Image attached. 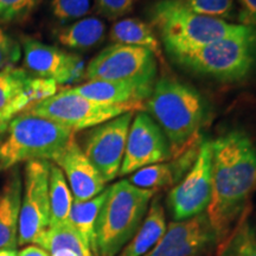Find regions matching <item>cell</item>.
<instances>
[{"label":"cell","mask_w":256,"mask_h":256,"mask_svg":"<svg viewBox=\"0 0 256 256\" xmlns=\"http://www.w3.org/2000/svg\"><path fill=\"white\" fill-rule=\"evenodd\" d=\"M78 94L104 104L142 106L152 94L153 88L124 82L88 81L72 88Z\"/></svg>","instance_id":"cell-18"},{"label":"cell","mask_w":256,"mask_h":256,"mask_svg":"<svg viewBox=\"0 0 256 256\" xmlns=\"http://www.w3.org/2000/svg\"><path fill=\"white\" fill-rule=\"evenodd\" d=\"M188 11L216 19L226 20L235 14L234 0H177Z\"/></svg>","instance_id":"cell-27"},{"label":"cell","mask_w":256,"mask_h":256,"mask_svg":"<svg viewBox=\"0 0 256 256\" xmlns=\"http://www.w3.org/2000/svg\"><path fill=\"white\" fill-rule=\"evenodd\" d=\"M34 244L46 249L49 256H96L69 223L49 226Z\"/></svg>","instance_id":"cell-22"},{"label":"cell","mask_w":256,"mask_h":256,"mask_svg":"<svg viewBox=\"0 0 256 256\" xmlns=\"http://www.w3.org/2000/svg\"><path fill=\"white\" fill-rule=\"evenodd\" d=\"M18 256H49L46 249L37 244H30L18 252Z\"/></svg>","instance_id":"cell-33"},{"label":"cell","mask_w":256,"mask_h":256,"mask_svg":"<svg viewBox=\"0 0 256 256\" xmlns=\"http://www.w3.org/2000/svg\"><path fill=\"white\" fill-rule=\"evenodd\" d=\"M218 256H256V230L249 222L248 212L218 246Z\"/></svg>","instance_id":"cell-26"},{"label":"cell","mask_w":256,"mask_h":256,"mask_svg":"<svg viewBox=\"0 0 256 256\" xmlns=\"http://www.w3.org/2000/svg\"><path fill=\"white\" fill-rule=\"evenodd\" d=\"M212 194L211 142H200L194 165L168 196V206L176 220L206 214Z\"/></svg>","instance_id":"cell-10"},{"label":"cell","mask_w":256,"mask_h":256,"mask_svg":"<svg viewBox=\"0 0 256 256\" xmlns=\"http://www.w3.org/2000/svg\"><path fill=\"white\" fill-rule=\"evenodd\" d=\"M22 48L17 40L0 28V72L14 64L20 60Z\"/></svg>","instance_id":"cell-30"},{"label":"cell","mask_w":256,"mask_h":256,"mask_svg":"<svg viewBox=\"0 0 256 256\" xmlns=\"http://www.w3.org/2000/svg\"><path fill=\"white\" fill-rule=\"evenodd\" d=\"M198 148L192 150L177 159H172L170 162H159L138 170L133 172L128 182L136 188L153 191L174 186L182 176L194 165Z\"/></svg>","instance_id":"cell-19"},{"label":"cell","mask_w":256,"mask_h":256,"mask_svg":"<svg viewBox=\"0 0 256 256\" xmlns=\"http://www.w3.org/2000/svg\"><path fill=\"white\" fill-rule=\"evenodd\" d=\"M217 246L206 214L171 222L162 238L145 256H204Z\"/></svg>","instance_id":"cell-15"},{"label":"cell","mask_w":256,"mask_h":256,"mask_svg":"<svg viewBox=\"0 0 256 256\" xmlns=\"http://www.w3.org/2000/svg\"><path fill=\"white\" fill-rule=\"evenodd\" d=\"M52 162L63 171L75 202L92 200L106 190L104 177L75 139Z\"/></svg>","instance_id":"cell-16"},{"label":"cell","mask_w":256,"mask_h":256,"mask_svg":"<svg viewBox=\"0 0 256 256\" xmlns=\"http://www.w3.org/2000/svg\"><path fill=\"white\" fill-rule=\"evenodd\" d=\"M106 196H107V188L92 200L84 202L74 200L68 220V223L88 243L96 256L98 254H96L95 246V223L98 212L104 206Z\"/></svg>","instance_id":"cell-24"},{"label":"cell","mask_w":256,"mask_h":256,"mask_svg":"<svg viewBox=\"0 0 256 256\" xmlns=\"http://www.w3.org/2000/svg\"><path fill=\"white\" fill-rule=\"evenodd\" d=\"M212 194L206 216L217 246L229 238L248 212L256 191V146L243 130H230L211 142Z\"/></svg>","instance_id":"cell-1"},{"label":"cell","mask_w":256,"mask_h":256,"mask_svg":"<svg viewBox=\"0 0 256 256\" xmlns=\"http://www.w3.org/2000/svg\"><path fill=\"white\" fill-rule=\"evenodd\" d=\"M0 2L6 6L18 19L30 14L31 10L37 5L38 0H0Z\"/></svg>","instance_id":"cell-32"},{"label":"cell","mask_w":256,"mask_h":256,"mask_svg":"<svg viewBox=\"0 0 256 256\" xmlns=\"http://www.w3.org/2000/svg\"><path fill=\"white\" fill-rule=\"evenodd\" d=\"M50 162L32 160L25 164L18 246L34 244L50 226Z\"/></svg>","instance_id":"cell-9"},{"label":"cell","mask_w":256,"mask_h":256,"mask_svg":"<svg viewBox=\"0 0 256 256\" xmlns=\"http://www.w3.org/2000/svg\"><path fill=\"white\" fill-rule=\"evenodd\" d=\"M8 122H4V121H0V136H2L5 132H8Z\"/></svg>","instance_id":"cell-36"},{"label":"cell","mask_w":256,"mask_h":256,"mask_svg":"<svg viewBox=\"0 0 256 256\" xmlns=\"http://www.w3.org/2000/svg\"><path fill=\"white\" fill-rule=\"evenodd\" d=\"M133 115V112H128L114 118L90 128L86 136L83 152L98 168L106 183L119 176Z\"/></svg>","instance_id":"cell-11"},{"label":"cell","mask_w":256,"mask_h":256,"mask_svg":"<svg viewBox=\"0 0 256 256\" xmlns=\"http://www.w3.org/2000/svg\"><path fill=\"white\" fill-rule=\"evenodd\" d=\"M144 108L142 106L98 104L78 94L72 88H68L34 106L28 113L55 121L72 130H81L98 126L128 112L142 110Z\"/></svg>","instance_id":"cell-7"},{"label":"cell","mask_w":256,"mask_h":256,"mask_svg":"<svg viewBox=\"0 0 256 256\" xmlns=\"http://www.w3.org/2000/svg\"><path fill=\"white\" fill-rule=\"evenodd\" d=\"M170 159V144L160 127L148 114H136L128 130L119 176L132 174L138 170Z\"/></svg>","instance_id":"cell-13"},{"label":"cell","mask_w":256,"mask_h":256,"mask_svg":"<svg viewBox=\"0 0 256 256\" xmlns=\"http://www.w3.org/2000/svg\"><path fill=\"white\" fill-rule=\"evenodd\" d=\"M0 256H18L17 249L0 248Z\"/></svg>","instance_id":"cell-35"},{"label":"cell","mask_w":256,"mask_h":256,"mask_svg":"<svg viewBox=\"0 0 256 256\" xmlns=\"http://www.w3.org/2000/svg\"><path fill=\"white\" fill-rule=\"evenodd\" d=\"M2 139H4V138H2V136H0V144H2Z\"/></svg>","instance_id":"cell-37"},{"label":"cell","mask_w":256,"mask_h":256,"mask_svg":"<svg viewBox=\"0 0 256 256\" xmlns=\"http://www.w3.org/2000/svg\"><path fill=\"white\" fill-rule=\"evenodd\" d=\"M50 226L68 223L74 198L66 176L58 166L50 162L49 174Z\"/></svg>","instance_id":"cell-25"},{"label":"cell","mask_w":256,"mask_h":256,"mask_svg":"<svg viewBox=\"0 0 256 256\" xmlns=\"http://www.w3.org/2000/svg\"><path fill=\"white\" fill-rule=\"evenodd\" d=\"M16 16L12 14L10 10L6 8V6H4L0 2V23H6V22H12L14 20Z\"/></svg>","instance_id":"cell-34"},{"label":"cell","mask_w":256,"mask_h":256,"mask_svg":"<svg viewBox=\"0 0 256 256\" xmlns=\"http://www.w3.org/2000/svg\"><path fill=\"white\" fill-rule=\"evenodd\" d=\"M2 168H0V172H2Z\"/></svg>","instance_id":"cell-38"},{"label":"cell","mask_w":256,"mask_h":256,"mask_svg":"<svg viewBox=\"0 0 256 256\" xmlns=\"http://www.w3.org/2000/svg\"><path fill=\"white\" fill-rule=\"evenodd\" d=\"M156 191L120 180L107 188V196L95 223L98 256H115L142 226Z\"/></svg>","instance_id":"cell-3"},{"label":"cell","mask_w":256,"mask_h":256,"mask_svg":"<svg viewBox=\"0 0 256 256\" xmlns=\"http://www.w3.org/2000/svg\"><path fill=\"white\" fill-rule=\"evenodd\" d=\"M171 57L197 75L223 82L242 81L256 69V28L243 25L232 36Z\"/></svg>","instance_id":"cell-4"},{"label":"cell","mask_w":256,"mask_h":256,"mask_svg":"<svg viewBox=\"0 0 256 256\" xmlns=\"http://www.w3.org/2000/svg\"><path fill=\"white\" fill-rule=\"evenodd\" d=\"M156 58L142 48L112 44L92 58L86 68L88 81L124 82L154 87Z\"/></svg>","instance_id":"cell-8"},{"label":"cell","mask_w":256,"mask_h":256,"mask_svg":"<svg viewBox=\"0 0 256 256\" xmlns=\"http://www.w3.org/2000/svg\"><path fill=\"white\" fill-rule=\"evenodd\" d=\"M136 0H94L95 11L108 20H120L133 11Z\"/></svg>","instance_id":"cell-29"},{"label":"cell","mask_w":256,"mask_h":256,"mask_svg":"<svg viewBox=\"0 0 256 256\" xmlns=\"http://www.w3.org/2000/svg\"><path fill=\"white\" fill-rule=\"evenodd\" d=\"M240 11L238 14V22L244 26L256 28V0H238Z\"/></svg>","instance_id":"cell-31"},{"label":"cell","mask_w":256,"mask_h":256,"mask_svg":"<svg viewBox=\"0 0 256 256\" xmlns=\"http://www.w3.org/2000/svg\"><path fill=\"white\" fill-rule=\"evenodd\" d=\"M90 11V0H52L51 12L60 23L78 20Z\"/></svg>","instance_id":"cell-28"},{"label":"cell","mask_w":256,"mask_h":256,"mask_svg":"<svg viewBox=\"0 0 256 256\" xmlns=\"http://www.w3.org/2000/svg\"><path fill=\"white\" fill-rule=\"evenodd\" d=\"M113 44L130 46L148 50L160 62H164L160 42L150 24L138 18H122L114 23L110 32Z\"/></svg>","instance_id":"cell-21"},{"label":"cell","mask_w":256,"mask_h":256,"mask_svg":"<svg viewBox=\"0 0 256 256\" xmlns=\"http://www.w3.org/2000/svg\"><path fill=\"white\" fill-rule=\"evenodd\" d=\"M8 132L0 144L2 170L32 160L54 162L75 139V130L28 112L10 121Z\"/></svg>","instance_id":"cell-6"},{"label":"cell","mask_w":256,"mask_h":256,"mask_svg":"<svg viewBox=\"0 0 256 256\" xmlns=\"http://www.w3.org/2000/svg\"><path fill=\"white\" fill-rule=\"evenodd\" d=\"M23 178L18 168L11 172L0 188V248L16 249L18 246Z\"/></svg>","instance_id":"cell-17"},{"label":"cell","mask_w":256,"mask_h":256,"mask_svg":"<svg viewBox=\"0 0 256 256\" xmlns=\"http://www.w3.org/2000/svg\"><path fill=\"white\" fill-rule=\"evenodd\" d=\"M165 212L160 197L152 198L148 211L133 238L122 248L119 256H145L151 252L166 232Z\"/></svg>","instance_id":"cell-20"},{"label":"cell","mask_w":256,"mask_h":256,"mask_svg":"<svg viewBox=\"0 0 256 256\" xmlns=\"http://www.w3.org/2000/svg\"><path fill=\"white\" fill-rule=\"evenodd\" d=\"M57 40L74 50H90L106 38V24L98 17H84L56 31Z\"/></svg>","instance_id":"cell-23"},{"label":"cell","mask_w":256,"mask_h":256,"mask_svg":"<svg viewBox=\"0 0 256 256\" xmlns=\"http://www.w3.org/2000/svg\"><path fill=\"white\" fill-rule=\"evenodd\" d=\"M52 80L31 75L24 68L10 66L0 72V121L10 122L34 106L57 92Z\"/></svg>","instance_id":"cell-12"},{"label":"cell","mask_w":256,"mask_h":256,"mask_svg":"<svg viewBox=\"0 0 256 256\" xmlns=\"http://www.w3.org/2000/svg\"><path fill=\"white\" fill-rule=\"evenodd\" d=\"M25 70L40 78L70 84L86 78V63L81 56L72 55L58 48L48 46L34 38L23 40Z\"/></svg>","instance_id":"cell-14"},{"label":"cell","mask_w":256,"mask_h":256,"mask_svg":"<svg viewBox=\"0 0 256 256\" xmlns=\"http://www.w3.org/2000/svg\"><path fill=\"white\" fill-rule=\"evenodd\" d=\"M151 26L160 34L170 56L223 40L242 28L222 19L188 11L177 0H158L150 8Z\"/></svg>","instance_id":"cell-5"},{"label":"cell","mask_w":256,"mask_h":256,"mask_svg":"<svg viewBox=\"0 0 256 256\" xmlns=\"http://www.w3.org/2000/svg\"><path fill=\"white\" fill-rule=\"evenodd\" d=\"M146 108L165 134L171 159L200 147V130L206 118V107L196 89L162 78L156 81Z\"/></svg>","instance_id":"cell-2"}]
</instances>
